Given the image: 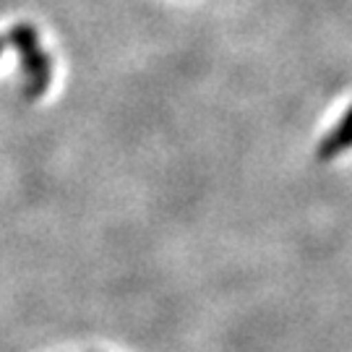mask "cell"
I'll return each instance as SVG.
<instances>
[{
  "label": "cell",
  "mask_w": 352,
  "mask_h": 352,
  "mask_svg": "<svg viewBox=\"0 0 352 352\" xmlns=\"http://www.w3.org/2000/svg\"><path fill=\"white\" fill-rule=\"evenodd\" d=\"M21 55V71H24V97L37 100L42 97L52 81V60L42 47L19 52Z\"/></svg>",
  "instance_id": "cell-1"
},
{
  "label": "cell",
  "mask_w": 352,
  "mask_h": 352,
  "mask_svg": "<svg viewBox=\"0 0 352 352\" xmlns=\"http://www.w3.org/2000/svg\"><path fill=\"white\" fill-rule=\"evenodd\" d=\"M352 149V107L347 113L340 118V123L331 128V133H327L321 144H318V149H316V157L321 160V162H329V160H334V157H340L342 151Z\"/></svg>",
  "instance_id": "cell-2"
},
{
  "label": "cell",
  "mask_w": 352,
  "mask_h": 352,
  "mask_svg": "<svg viewBox=\"0 0 352 352\" xmlns=\"http://www.w3.org/2000/svg\"><path fill=\"white\" fill-rule=\"evenodd\" d=\"M3 50H6V37H0V55H3Z\"/></svg>",
  "instance_id": "cell-3"
}]
</instances>
